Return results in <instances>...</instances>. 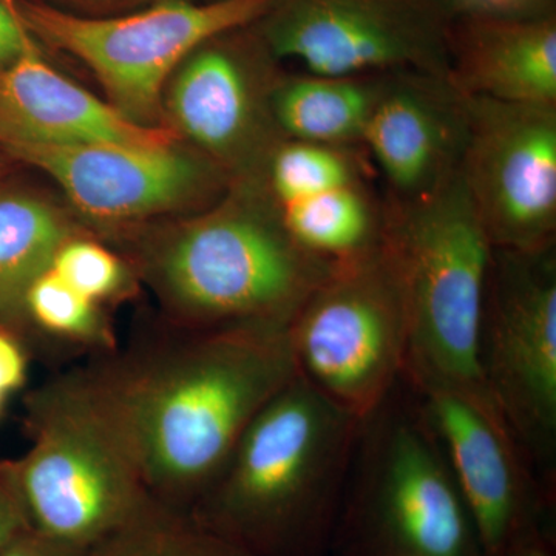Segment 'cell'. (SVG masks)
I'll return each mask as SVG.
<instances>
[{"instance_id":"obj_1","label":"cell","mask_w":556,"mask_h":556,"mask_svg":"<svg viewBox=\"0 0 556 556\" xmlns=\"http://www.w3.org/2000/svg\"><path fill=\"white\" fill-rule=\"evenodd\" d=\"M150 497L190 511L247 428L295 378L288 328L181 329L89 365Z\"/></svg>"},{"instance_id":"obj_2","label":"cell","mask_w":556,"mask_h":556,"mask_svg":"<svg viewBox=\"0 0 556 556\" xmlns=\"http://www.w3.org/2000/svg\"><path fill=\"white\" fill-rule=\"evenodd\" d=\"M131 270L181 329L288 328L332 265L292 239L262 177L134 241Z\"/></svg>"},{"instance_id":"obj_3","label":"cell","mask_w":556,"mask_h":556,"mask_svg":"<svg viewBox=\"0 0 556 556\" xmlns=\"http://www.w3.org/2000/svg\"><path fill=\"white\" fill-rule=\"evenodd\" d=\"M358 426L298 376L252 420L189 514L249 556H327Z\"/></svg>"},{"instance_id":"obj_4","label":"cell","mask_w":556,"mask_h":556,"mask_svg":"<svg viewBox=\"0 0 556 556\" xmlns=\"http://www.w3.org/2000/svg\"><path fill=\"white\" fill-rule=\"evenodd\" d=\"M25 426L31 447L9 464L28 526L40 535L90 548L152 500L90 367L27 394Z\"/></svg>"},{"instance_id":"obj_5","label":"cell","mask_w":556,"mask_h":556,"mask_svg":"<svg viewBox=\"0 0 556 556\" xmlns=\"http://www.w3.org/2000/svg\"><path fill=\"white\" fill-rule=\"evenodd\" d=\"M331 552L479 556L444 452L402 379L361 420Z\"/></svg>"},{"instance_id":"obj_6","label":"cell","mask_w":556,"mask_h":556,"mask_svg":"<svg viewBox=\"0 0 556 556\" xmlns=\"http://www.w3.org/2000/svg\"><path fill=\"white\" fill-rule=\"evenodd\" d=\"M386 239L404 280L409 388L485 390L479 334L493 247L460 174L416 203L387 201Z\"/></svg>"},{"instance_id":"obj_7","label":"cell","mask_w":556,"mask_h":556,"mask_svg":"<svg viewBox=\"0 0 556 556\" xmlns=\"http://www.w3.org/2000/svg\"><path fill=\"white\" fill-rule=\"evenodd\" d=\"M277 0H155L126 13H75L43 0H10L33 38L84 62L109 104L141 126H161L164 87L207 40L257 24Z\"/></svg>"},{"instance_id":"obj_8","label":"cell","mask_w":556,"mask_h":556,"mask_svg":"<svg viewBox=\"0 0 556 556\" xmlns=\"http://www.w3.org/2000/svg\"><path fill=\"white\" fill-rule=\"evenodd\" d=\"M295 371L320 396L365 419L401 382L409 318L401 269L386 237L332 266L288 327Z\"/></svg>"},{"instance_id":"obj_9","label":"cell","mask_w":556,"mask_h":556,"mask_svg":"<svg viewBox=\"0 0 556 556\" xmlns=\"http://www.w3.org/2000/svg\"><path fill=\"white\" fill-rule=\"evenodd\" d=\"M489 396L544 485L556 457V254L493 248L479 334Z\"/></svg>"},{"instance_id":"obj_10","label":"cell","mask_w":556,"mask_h":556,"mask_svg":"<svg viewBox=\"0 0 556 556\" xmlns=\"http://www.w3.org/2000/svg\"><path fill=\"white\" fill-rule=\"evenodd\" d=\"M453 20L445 0H277L254 28L316 75L447 78Z\"/></svg>"},{"instance_id":"obj_11","label":"cell","mask_w":556,"mask_h":556,"mask_svg":"<svg viewBox=\"0 0 556 556\" xmlns=\"http://www.w3.org/2000/svg\"><path fill=\"white\" fill-rule=\"evenodd\" d=\"M278 64L254 25L207 40L167 83L172 130L230 178L260 177L285 139L273 115Z\"/></svg>"},{"instance_id":"obj_12","label":"cell","mask_w":556,"mask_h":556,"mask_svg":"<svg viewBox=\"0 0 556 556\" xmlns=\"http://www.w3.org/2000/svg\"><path fill=\"white\" fill-rule=\"evenodd\" d=\"M467 113L460 177L490 243L555 248L556 105L467 98Z\"/></svg>"},{"instance_id":"obj_13","label":"cell","mask_w":556,"mask_h":556,"mask_svg":"<svg viewBox=\"0 0 556 556\" xmlns=\"http://www.w3.org/2000/svg\"><path fill=\"white\" fill-rule=\"evenodd\" d=\"M0 155L46 172L80 215L102 226L199 214L233 181L200 150L177 144H24Z\"/></svg>"},{"instance_id":"obj_14","label":"cell","mask_w":556,"mask_h":556,"mask_svg":"<svg viewBox=\"0 0 556 556\" xmlns=\"http://www.w3.org/2000/svg\"><path fill=\"white\" fill-rule=\"evenodd\" d=\"M409 390L447 459L479 556L506 555L518 538L543 525L551 489L536 477L486 390Z\"/></svg>"},{"instance_id":"obj_15","label":"cell","mask_w":556,"mask_h":556,"mask_svg":"<svg viewBox=\"0 0 556 556\" xmlns=\"http://www.w3.org/2000/svg\"><path fill=\"white\" fill-rule=\"evenodd\" d=\"M467 98L445 76L388 75L362 149L396 204L426 200L460 174Z\"/></svg>"},{"instance_id":"obj_16","label":"cell","mask_w":556,"mask_h":556,"mask_svg":"<svg viewBox=\"0 0 556 556\" xmlns=\"http://www.w3.org/2000/svg\"><path fill=\"white\" fill-rule=\"evenodd\" d=\"M28 33V31H27ZM169 126H141L40 56L28 33L20 56L0 67V153L24 144H177Z\"/></svg>"},{"instance_id":"obj_17","label":"cell","mask_w":556,"mask_h":556,"mask_svg":"<svg viewBox=\"0 0 556 556\" xmlns=\"http://www.w3.org/2000/svg\"><path fill=\"white\" fill-rule=\"evenodd\" d=\"M357 150L314 152L276 201L292 239L329 265L368 254L386 237L387 201L368 182Z\"/></svg>"},{"instance_id":"obj_18","label":"cell","mask_w":556,"mask_h":556,"mask_svg":"<svg viewBox=\"0 0 556 556\" xmlns=\"http://www.w3.org/2000/svg\"><path fill=\"white\" fill-rule=\"evenodd\" d=\"M450 83L464 97L556 105V16H455Z\"/></svg>"},{"instance_id":"obj_19","label":"cell","mask_w":556,"mask_h":556,"mask_svg":"<svg viewBox=\"0 0 556 556\" xmlns=\"http://www.w3.org/2000/svg\"><path fill=\"white\" fill-rule=\"evenodd\" d=\"M387 76L281 73L273 93V115L281 137L362 149Z\"/></svg>"},{"instance_id":"obj_20","label":"cell","mask_w":556,"mask_h":556,"mask_svg":"<svg viewBox=\"0 0 556 556\" xmlns=\"http://www.w3.org/2000/svg\"><path fill=\"white\" fill-rule=\"evenodd\" d=\"M84 233L49 200L25 190H0V327L25 340L28 289L51 269L60 249Z\"/></svg>"},{"instance_id":"obj_21","label":"cell","mask_w":556,"mask_h":556,"mask_svg":"<svg viewBox=\"0 0 556 556\" xmlns=\"http://www.w3.org/2000/svg\"><path fill=\"white\" fill-rule=\"evenodd\" d=\"M89 556H249L200 525L189 511L150 500L89 548Z\"/></svg>"},{"instance_id":"obj_22","label":"cell","mask_w":556,"mask_h":556,"mask_svg":"<svg viewBox=\"0 0 556 556\" xmlns=\"http://www.w3.org/2000/svg\"><path fill=\"white\" fill-rule=\"evenodd\" d=\"M25 321L27 331L50 340V346L89 351L97 357L118 348L101 306L84 298L51 269L28 289Z\"/></svg>"},{"instance_id":"obj_23","label":"cell","mask_w":556,"mask_h":556,"mask_svg":"<svg viewBox=\"0 0 556 556\" xmlns=\"http://www.w3.org/2000/svg\"><path fill=\"white\" fill-rule=\"evenodd\" d=\"M51 270L100 306L129 294L134 285L130 266L87 233L68 240L60 249Z\"/></svg>"},{"instance_id":"obj_24","label":"cell","mask_w":556,"mask_h":556,"mask_svg":"<svg viewBox=\"0 0 556 556\" xmlns=\"http://www.w3.org/2000/svg\"><path fill=\"white\" fill-rule=\"evenodd\" d=\"M30 354L24 339L0 327V394L11 397L27 386Z\"/></svg>"},{"instance_id":"obj_25","label":"cell","mask_w":556,"mask_h":556,"mask_svg":"<svg viewBox=\"0 0 556 556\" xmlns=\"http://www.w3.org/2000/svg\"><path fill=\"white\" fill-rule=\"evenodd\" d=\"M27 529L30 526L11 478L9 460H0V552Z\"/></svg>"},{"instance_id":"obj_26","label":"cell","mask_w":556,"mask_h":556,"mask_svg":"<svg viewBox=\"0 0 556 556\" xmlns=\"http://www.w3.org/2000/svg\"><path fill=\"white\" fill-rule=\"evenodd\" d=\"M455 16H546L538 0H445ZM555 14V13H554Z\"/></svg>"},{"instance_id":"obj_27","label":"cell","mask_w":556,"mask_h":556,"mask_svg":"<svg viewBox=\"0 0 556 556\" xmlns=\"http://www.w3.org/2000/svg\"><path fill=\"white\" fill-rule=\"evenodd\" d=\"M0 556H89V548L61 543L27 529L0 552Z\"/></svg>"},{"instance_id":"obj_28","label":"cell","mask_w":556,"mask_h":556,"mask_svg":"<svg viewBox=\"0 0 556 556\" xmlns=\"http://www.w3.org/2000/svg\"><path fill=\"white\" fill-rule=\"evenodd\" d=\"M27 35L10 0H0V67L20 56Z\"/></svg>"},{"instance_id":"obj_29","label":"cell","mask_w":556,"mask_h":556,"mask_svg":"<svg viewBox=\"0 0 556 556\" xmlns=\"http://www.w3.org/2000/svg\"><path fill=\"white\" fill-rule=\"evenodd\" d=\"M504 556H556L554 538L543 525L518 538Z\"/></svg>"},{"instance_id":"obj_30","label":"cell","mask_w":556,"mask_h":556,"mask_svg":"<svg viewBox=\"0 0 556 556\" xmlns=\"http://www.w3.org/2000/svg\"><path fill=\"white\" fill-rule=\"evenodd\" d=\"M58 2L89 10L86 14H90V16H101L102 11L108 14V11L112 10H130L135 7L149 5L155 0H58Z\"/></svg>"},{"instance_id":"obj_31","label":"cell","mask_w":556,"mask_h":556,"mask_svg":"<svg viewBox=\"0 0 556 556\" xmlns=\"http://www.w3.org/2000/svg\"><path fill=\"white\" fill-rule=\"evenodd\" d=\"M538 2H540L541 9L546 11V13H548V14L555 13V10H554L555 0H538Z\"/></svg>"},{"instance_id":"obj_32","label":"cell","mask_w":556,"mask_h":556,"mask_svg":"<svg viewBox=\"0 0 556 556\" xmlns=\"http://www.w3.org/2000/svg\"><path fill=\"white\" fill-rule=\"evenodd\" d=\"M7 401H9V397L3 396V394H0V416H2L3 408H5Z\"/></svg>"},{"instance_id":"obj_33","label":"cell","mask_w":556,"mask_h":556,"mask_svg":"<svg viewBox=\"0 0 556 556\" xmlns=\"http://www.w3.org/2000/svg\"><path fill=\"white\" fill-rule=\"evenodd\" d=\"M3 160H5V156L0 155V172L3 170Z\"/></svg>"}]
</instances>
